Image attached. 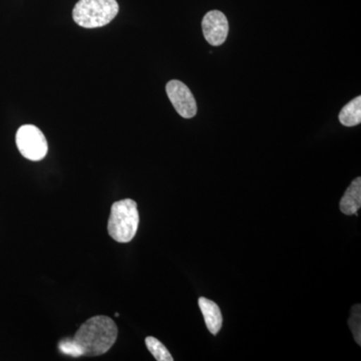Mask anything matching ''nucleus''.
Returning a JSON list of instances; mask_svg holds the SVG:
<instances>
[{
    "label": "nucleus",
    "mask_w": 361,
    "mask_h": 361,
    "mask_svg": "<svg viewBox=\"0 0 361 361\" xmlns=\"http://www.w3.org/2000/svg\"><path fill=\"white\" fill-rule=\"evenodd\" d=\"M118 337V327L111 318L99 315L90 318L75 334L85 356H99L108 353Z\"/></svg>",
    "instance_id": "1"
},
{
    "label": "nucleus",
    "mask_w": 361,
    "mask_h": 361,
    "mask_svg": "<svg viewBox=\"0 0 361 361\" xmlns=\"http://www.w3.org/2000/svg\"><path fill=\"white\" fill-rule=\"evenodd\" d=\"M139 223V211L134 200L125 199L115 202L109 219V234L118 243H129L137 234Z\"/></svg>",
    "instance_id": "2"
},
{
    "label": "nucleus",
    "mask_w": 361,
    "mask_h": 361,
    "mask_svg": "<svg viewBox=\"0 0 361 361\" xmlns=\"http://www.w3.org/2000/svg\"><path fill=\"white\" fill-rule=\"evenodd\" d=\"M118 13L116 0H80L73 11V20L85 28L109 25Z\"/></svg>",
    "instance_id": "3"
},
{
    "label": "nucleus",
    "mask_w": 361,
    "mask_h": 361,
    "mask_svg": "<svg viewBox=\"0 0 361 361\" xmlns=\"http://www.w3.org/2000/svg\"><path fill=\"white\" fill-rule=\"evenodd\" d=\"M16 146L21 155L35 161L42 160L49 149L44 133L33 125H25L18 129Z\"/></svg>",
    "instance_id": "4"
},
{
    "label": "nucleus",
    "mask_w": 361,
    "mask_h": 361,
    "mask_svg": "<svg viewBox=\"0 0 361 361\" xmlns=\"http://www.w3.org/2000/svg\"><path fill=\"white\" fill-rule=\"evenodd\" d=\"M166 92L175 110L185 118H194L197 114L196 99L191 90L180 80H170L166 85Z\"/></svg>",
    "instance_id": "5"
},
{
    "label": "nucleus",
    "mask_w": 361,
    "mask_h": 361,
    "mask_svg": "<svg viewBox=\"0 0 361 361\" xmlns=\"http://www.w3.org/2000/svg\"><path fill=\"white\" fill-rule=\"evenodd\" d=\"M202 30L209 44L219 47L227 39L229 23L224 13L219 11H211L204 16Z\"/></svg>",
    "instance_id": "6"
},
{
    "label": "nucleus",
    "mask_w": 361,
    "mask_h": 361,
    "mask_svg": "<svg viewBox=\"0 0 361 361\" xmlns=\"http://www.w3.org/2000/svg\"><path fill=\"white\" fill-rule=\"evenodd\" d=\"M199 307L203 313L204 320H205L207 327L209 331L213 336H217L222 329L223 317L219 306L214 301L209 300L205 297L199 298Z\"/></svg>",
    "instance_id": "7"
},
{
    "label": "nucleus",
    "mask_w": 361,
    "mask_h": 361,
    "mask_svg": "<svg viewBox=\"0 0 361 361\" xmlns=\"http://www.w3.org/2000/svg\"><path fill=\"white\" fill-rule=\"evenodd\" d=\"M361 207V179L360 177L353 180L342 197L339 208L344 215H357Z\"/></svg>",
    "instance_id": "8"
},
{
    "label": "nucleus",
    "mask_w": 361,
    "mask_h": 361,
    "mask_svg": "<svg viewBox=\"0 0 361 361\" xmlns=\"http://www.w3.org/2000/svg\"><path fill=\"white\" fill-rule=\"evenodd\" d=\"M339 121L345 127H355L361 123V97L349 102L339 114Z\"/></svg>",
    "instance_id": "9"
},
{
    "label": "nucleus",
    "mask_w": 361,
    "mask_h": 361,
    "mask_svg": "<svg viewBox=\"0 0 361 361\" xmlns=\"http://www.w3.org/2000/svg\"><path fill=\"white\" fill-rule=\"evenodd\" d=\"M146 345L148 348L149 353L158 361H173L174 358L169 353L166 346L158 339L153 336H149L146 338Z\"/></svg>",
    "instance_id": "10"
},
{
    "label": "nucleus",
    "mask_w": 361,
    "mask_h": 361,
    "mask_svg": "<svg viewBox=\"0 0 361 361\" xmlns=\"http://www.w3.org/2000/svg\"><path fill=\"white\" fill-rule=\"evenodd\" d=\"M360 304L355 305L351 310L350 318H349V327L353 331V336H355V342L360 345L361 344V314H360Z\"/></svg>",
    "instance_id": "11"
},
{
    "label": "nucleus",
    "mask_w": 361,
    "mask_h": 361,
    "mask_svg": "<svg viewBox=\"0 0 361 361\" xmlns=\"http://www.w3.org/2000/svg\"><path fill=\"white\" fill-rule=\"evenodd\" d=\"M59 349L61 353L71 356V357H80V356L84 355L82 348L75 339H63V341L59 342Z\"/></svg>",
    "instance_id": "12"
}]
</instances>
